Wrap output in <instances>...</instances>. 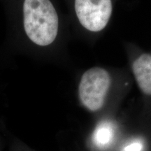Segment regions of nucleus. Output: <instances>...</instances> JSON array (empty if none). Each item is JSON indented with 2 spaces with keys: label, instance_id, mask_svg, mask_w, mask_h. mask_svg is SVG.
Returning a JSON list of instances; mask_svg holds the SVG:
<instances>
[{
  "label": "nucleus",
  "instance_id": "obj_1",
  "mask_svg": "<svg viewBox=\"0 0 151 151\" xmlns=\"http://www.w3.org/2000/svg\"><path fill=\"white\" fill-rule=\"evenodd\" d=\"M6 20L1 57L34 50H47L57 42L60 17L52 0H0Z\"/></svg>",
  "mask_w": 151,
  "mask_h": 151
},
{
  "label": "nucleus",
  "instance_id": "obj_2",
  "mask_svg": "<svg viewBox=\"0 0 151 151\" xmlns=\"http://www.w3.org/2000/svg\"><path fill=\"white\" fill-rule=\"evenodd\" d=\"M111 80L108 71L101 67H92L84 72L78 86L81 104L91 112L99 111L104 104Z\"/></svg>",
  "mask_w": 151,
  "mask_h": 151
},
{
  "label": "nucleus",
  "instance_id": "obj_3",
  "mask_svg": "<svg viewBox=\"0 0 151 151\" xmlns=\"http://www.w3.org/2000/svg\"><path fill=\"white\" fill-rule=\"evenodd\" d=\"M74 7L81 25L93 32L104 29L113 11L111 0H75Z\"/></svg>",
  "mask_w": 151,
  "mask_h": 151
},
{
  "label": "nucleus",
  "instance_id": "obj_4",
  "mask_svg": "<svg viewBox=\"0 0 151 151\" xmlns=\"http://www.w3.org/2000/svg\"><path fill=\"white\" fill-rule=\"evenodd\" d=\"M132 71L141 92L151 99V54L139 55L132 63Z\"/></svg>",
  "mask_w": 151,
  "mask_h": 151
},
{
  "label": "nucleus",
  "instance_id": "obj_5",
  "mask_svg": "<svg viewBox=\"0 0 151 151\" xmlns=\"http://www.w3.org/2000/svg\"><path fill=\"white\" fill-rule=\"evenodd\" d=\"M111 127L106 124H101V126L97 127L95 132V138L101 143H107V139L111 135Z\"/></svg>",
  "mask_w": 151,
  "mask_h": 151
},
{
  "label": "nucleus",
  "instance_id": "obj_6",
  "mask_svg": "<svg viewBox=\"0 0 151 151\" xmlns=\"http://www.w3.org/2000/svg\"><path fill=\"white\" fill-rule=\"evenodd\" d=\"M141 149V146L140 143H134L128 146L125 148V151H140Z\"/></svg>",
  "mask_w": 151,
  "mask_h": 151
}]
</instances>
